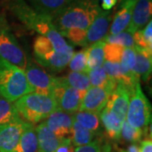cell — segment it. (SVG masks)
<instances>
[{
  "instance_id": "cell-31",
  "label": "cell",
  "mask_w": 152,
  "mask_h": 152,
  "mask_svg": "<svg viewBox=\"0 0 152 152\" xmlns=\"http://www.w3.org/2000/svg\"><path fill=\"white\" fill-rule=\"evenodd\" d=\"M75 152H112V147L110 143L102 135L90 144L76 147Z\"/></svg>"
},
{
  "instance_id": "cell-20",
  "label": "cell",
  "mask_w": 152,
  "mask_h": 152,
  "mask_svg": "<svg viewBox=\"0 0 152 152\" xmlns=\"http://www.w3.org/2000/svg\"><path fill=\"white\" fill-rule=\"evenodd\" d=\"M74 119L87 129L97 136L102 134V125L100 119V113L89 111H78L73 113Z\"/></svg>"
},
{
  "instance_id": "cell-38",
  "label": "cell",
  "mask_w": 152,
  "mask_h": 152,
  "mask_svg": "<svg viewBox=\"0 0 152 152\" xmlns=\"http://www.w3.org/2000/svg\"><path fill=\"white\" fill-rule=\"evenodd\" d=\"M118 3V0H101L99 2V4L101 9L104 11L112 10L114 6H116Z\"/></svg>"
},
{
  "instance_id": "cell-27",
  "label": "cell",
  "mask_w": 152,
  "mask_h": 152,
  "mask_svg": "<svg viewBox=\"0 0 152 152\" xmlns=\"http://www.w3.org/2000/svg\"><path fill=\"white\" fill-rule=\"evenodd\" d=\"M67 83L77 90L84 96L86 91L91 86L90 83L89 75L86 72H70L67 76H65Z\"/></svg>"
},
{
  "instance_id": "cell-39",
  "label": "cell",
  "mask_w": 152,
  "mask_h": 152,
  "mask_svg": "<svg viewBox=\"0 0 152 152\" xmlns=\"http://www.w3.org/2000/svg\"><path fill=\"white\" fill-rule=\"evenodd\" d=\"M127 152H139V147L136 144H131L126 150Z\"/></svg>"
},
{
  "instance_id": "cell-33",
  "label": "cell",
  "mask_w": 152,
  "mask_h": 152,
  "mask_svg": "<svg viewBox=\"0 0 152 152\" xmlns=\"http://www.w3.org/2000/svg\"><path fill=\"white\" fill-rule=\"evenodd\" d=\"M124 48L116 44L107 43L104 45V61L112 63H120Z\"/></svg>"
},
{
  "instance_id": "cell-34",
  "label": "cell",
  "mask_w": 152,
  "mask_h": 152,
  "mask_svg": "<svg viewBox=\"0 0 152 152\" xmlns=\"http://www.w3.org/2000/svg\"><path fill=\"white\" fill-rule=\"evenodd\" d=\"M86 31L87 30L71 29L62 33L61 36L64 38H68L71 42H73L75 45L87 48Z\"/></svg>"
},
{
  "instance_id": "cell-14",
  "label": "cell",
  "mask_w": 152,
  "mask_h": 152,
  "mask_svg": "<svg viewBox=\"0 0 152 152\" xmlns=\"http://www.w3.org/2000/svg\"><path fill=\"white\" fill-rule=\"evenodd\" d=\"M74 122L73 113L57 109L46 118V124L59 139L69 137Z\"/></svg>"
},
{
  "instance_id": "cell-6",
  "label": "cell",
  "mask_w": 152,
  "mask_h": 152,
  "mask_svg": "<svg viewBox=\"0 0 152 152\" xmlns=\"http://www.w3.org/2000/svg\"><path fill=\"white\" fill-rule=\"evenodd\" d=\"M0 58L25 70L27 58L11 31L4 14H0Z\"/></svg>"
},
{
  "instance_id": "cell-37",
  "label": "cell",
  "mask_w": 152,
  "mask_h": 152,
  "mask_svg": "<svg viewBox=\"0 0 152 152\" xmlns=\"http://www.w3.org/2000/svg\"><path fill=\"white\" fill-rule=\"evenodd\" d=\"M139 152H152V141L151 138L145 139L140 142Z\"/></svg>"
},
{
  "instance_id": "cell-8",
  "label": "cell",
  "mask_w": 152,
  "mask_h": 152,
  "mask_svg": "<svg viewBox=\"0 0 152 152\" xmlns=\"http://www.w3.org/2000/svg\"><path fill=\"white\" fill-rule=\"evenodd\" d=\"M52 96L58 110L69 113H75L80 110L83 96L67 83L65 77H55Z\"/></svg>"
},
{
  "instance_id": "cell-2",
  "label": "cell",
  "mask_w": 152,
  "mask_h": 152,
  "mask_svg": "<svg viewBox=\"0 0 152 152\" xmlns=\"http://www.w3.org/2000/svg\"><path fill=\"white\" fill-rule=\"evenodd\" d=\"M101 10L99 0H72L52 20L61 35L71 29L87 30Z\"/></svg>"
},
{
  "instance_id": "cell-40",
  "label": "cell",
  "mask_w": 152,
  "mask_h": 152,
  "mask_svg": "<svg viewBox=\"0 0 152 152\" xmlns=\"http://www.w3.org/2000/svg\"><path fill=\"white\" fill-rule=\"evenodd\" d=\"M127 1H129V2H136V1H138V0H120V3H122V2H127Z\"/></svg>"
},
{
  "instance_id": "cell-10",
  "label": "cell",
  "mask_w": 152,
  "mask_h": 152,
  "mask_svg": "<svg viewBox=\"0 0 152 152\" xmlns=\"http://www.w3.org/2000/svg\"><path fill=\"white\" fill-rule=\"evenodd\" d=\"M26 123L21 119L0 126V152H16Z\"/></svg>"
},
{
  "instance_id": "cell-36",
  "label": "cell",
  "mask_w": 152,
  "mask_h": 152,
  "mask_svg": "<svg viewBox=\"0 0 152 152\" xmlns=\"http://www.w3.org/2000/svg\"><path fill=\"white\" fill-rule=\"evenodd\" d=\"M75 147L72 144L70 138L66 137L61 140L59 145L55 152H75Z\"/></svg>"
},
{
  "instance_id": "cell-1",
  "label": "cell",
  "mask_w": 152,
  "mask_h": 152,
  "mask_svg": "<svg viewBox=\"0 0 152 152\" xmlns=\"http://www.w3.org/2000/svg\"><path fill=\"white\" fill-rule=\"evenodd\" d=\"M7 8L23 25L47 37L59 53H74V49L55 28L52 17L39 13L25 0H9Z\"/></svg>"
},
{
  "instance_id": "cell-32",
  "label": "cell",
  "mask_w": 152,
  "mask_h": 152,
  "mask_svg": "<svg viewBox=\"0 0 152 152\" xmlns=\"http://www.w3.org/2000/svg\"><path fill=\"white\" fill-rule=\"evenodd\" d=\"M69 66L71 71L73 72H86L88 73V67H87L86 54V48L77 53H74L72 55L70 61L69 63Z\"/></svg>"
},
{
  "instance_id": "cell-22",
  "label": "cell",
  "mask_w": 152,
  "mask_h": 152,
  "mask_svg": "<svg viewBox=\"0 0 152 152\" xmlns=\"http://www.w3.org/2000/svg\"><path fill=\"white\" fill-rule=\"evenodd\" d=\"M30 5L39 13L53 16L72 0H29Z\"/></svg>"
},
{
  "instance_id": "cell-19",
  "label": "cell",
  "mask_w": 152,
  "mask_h": 152,
  "mask_svg": "<svg viewBox=\"0 0 152 152\" xmlns=\"http://www.w3.org/2000/svg\"><path fill=\"white\" fill-rule=\"evenodd\" d=\"M134 48L135 50L134 71L140 80L147 82L151 76L152 51L137 46H134Z\"/></svg>"
},
{
  "instance_id": "cell-17",
  "label": "cell",
  "mask_w": 152,
  "mask_h": 152,
  "mask_svg": "<svg viewBox=\"0 0 152 152\" xmlns=\"http://www.w3.org/2000/svg\"><path fill=\"white\" fill-rule=\"evenodd\" d=\"M102 125L110 140L118 141L121 139V129L124 121H122L113 112L105 107L100 113Z\"/></svg>"
},
{
  "instance_id": "cell-24",
  "label": "cell",
  "mask_w": 152,
  "mask_h": 152,
  "mask_svg": "<svg viewBox=\"0 0 152 152\" xmlns=\"http://www.w3.org/2000/svg\"><path fill=\"white\" fill-rule=\"evenodd\" d=\"M97 137H99V136L95 134L91 130L84 128L83 126H81L78 122H76L75 120L74 119L73 125H72V129H71V134L70 136H69L74 146L79 147L82 146V145H86L87 144L91 143Z\"/></svg>"
},
{
  "instance_id": "cell-11",
  "label": "cell",
  "mask_w": 152,
  "mask_h": 152,
  "mask_svg": "<svg viewBox=\"0 0 152 152\" xmlns=\"http://www.w3.org/2000/svg\"><path fill=\"white\" fill-rule=\"evenodd\" d=\"M113 20V11L102 10L94 19L86 31V46L102 41L108 34L109 28Z\"/></svg>"
},
{
  "instance_id": "cell-26",
  "label": "cell",
  "mask_w": 152,
  "mask_h": 152,
  "mask_svg": "<svg viewBox=\"0 0 152 152\" xmlns=\"http://www.w3.org/2000/svg\"><path fill=\"white\" fill-rule=\"evenodd\" d=\"M21 119L15 103L0 96V126Z\"/></svg>"
},
{
  "instance_id": "cell-3",
  "label": "cell",
  "mask_w": 152,
  "mask_h": 152,
  "mask_svg": "<svg viewBox=\"0 0 152 152\" xmlns=\"http://www.w3.org/2000/svg\"><path fill=\"white\" fill-rule=\"evenodd\" d=\"M14 103L22 119L32 124L46 119L58 109L53 96L37 92L26 94Z\"/></svg>"
},
{
  "instance_id": "cell-4",
  "label": "cell",
  "mask_w": 152,
  "mask_h": 152,
  "mask_svg": "<svg viewBox=\"0 0 152 152\" xmlns=\"http://www.w3.org/2000/svg\"><path fill=\"white\" fill-rule=\"evenodd\" d=\"M31 92L25 71L0 58V96L15 102Z\"/></svg>"
},
{
  "instance_id": "cell-13",
  "label": "cell",
  "mask_w": 152,
  "mask_h": 152,
  "mask_svg": "<svg viewBox=\"0 0 152 152\" xmlns=\"http://www.w3.org/2000/svg\"><path fill=\"white\" fill-rule=\"evenodd\" d=\"M130 90L123 83H118L114 91L110 95L107 107L111 109L122 121H125L129 103Z\"/></svg>"
},
{
  "instance_id": "cell-35",
  "label": "cell",
  "mask_w": 152,
  "mask_h": 152,
  "mask_svg": "<svg viewBox=\"0 0 152 152\" xmlns=\"http://www.w3.org/2000/svg\"><path fill=\"white\" fill-rule=\"evenodd\" d=\"M102 68L107 73V75L113 79L114 81L117 83H123L124 82V77L121 71L119 63H112L104 61Z\"/></svg>"
},
{
  "instance_id": "cell-42",
  "label": "cell",
  "mask_w": 152,
  "mask_h": 152,
  "mask_svg": "<svg viewBox=\"0 0 152 152\" xmlns=\"http://www.w3.org/2000/svg\"><path fill=\"white\" fill-rule=\"evenodd\" d=\"M4 1H9V0H4Z\"/></svg>"
},
{
  "instance_id": "cell-28",
  "label": "cell",
  "mask_w": 152,
  "mask_h": 152,
  "mask_svg": "<svg viewBox=\"0 0 152 152\" xmlns=\"http://www.w3.org/2000/svg\"><path fill=\"white\" fill-rule=\"evenodd\" d=\"M135 46L152 51V20L145 27L133 34Z\"/></svg>"
},
{
  "instance_id": "cell-5",
  "label": "cell",
  "mask_w": 152,
  "mask_h": 152,
  "mask_svg": "<svg viewBox=\"0 0 152 152\" xmlns=\"http://www.w3.org/2000/svg\"><path fill=\"white\" fill-rule=\"evenodd\" d=\"M34 57L38 64L53 71H61L69 65L74 53H59L47 37L38 36L33 43Z\"/></svg>"
},
{
  "instance_id": "cell-7",
  "label": "cell",
  "mask_w": 152,
  "mask_h": 152,
  "mask_svg": "<svg viewBox=\"0 0 152 152\" xmlns=\"http://www.w3.org/2000/svg\"><path fill=\"white\" fill-rule=\"evenodd\" d=\"M126 121L133 127L145 129L151 123V105L142 91L140 83L130 91Z\"/></svg>"
},
{
  "instance_id": "cell-15",
  "label": "cell",
  "mask_w": 152,
  "mask_h": 152,
  "mask_svg": "<svg viewBox=\"0 0 152 152\" xmlns=\"http://www.w3.org/2000/svg\"><path fill=\"white\" fill-rule=\"evenodd\" d=\"M152 0L136 1L132 11L131 21L127 31L134 33L141 30L151 20Z\"/></svg>"
},
{
  "instance_id": "cell-12",
  "label": "cell",
  "mask_w": 152,
  "mask_h": 152,
  "mask_svg": "<svg viewBox=\"0 0 152 152\" xmlns=\"http://www.w3.org/2000/svg\"><path fill=\"white\" fill-rule=\"evenodd\" d=\"M111 94L112 92L108 90L91 86L82 98L79 111H89L100 113L106 107Z\"/></svg>"
},
{
  "instance_id": "cell-21",
  "label": "cell",
  "mask_w": 152,
  "mask_h": 152,
  "mask_svg": "<svg viewBox=\"0 0 152 152\" xmlns=\"http://www.w3.org/2000/svg\"><path fill=\"white\" fill-rule=\"evenodd\" d=\"M16 152H38L37 134L32 124L26 123Z\"/></svg>"
},
{
  "instance_id": "cell-30",
  "label": "cell",
  "mask_w": 152,
  "mask_h": 152,
  "mask_svg": "<svg viewBox=\"0 0 152 152\" xmlns=\"http://www.w3.org/2000/svg\"><path fill=\"white\" fill-rule=\"evenodd\" d=\"M103 41L107 43L116 44L124 48H133L135 46L133 33L127 30L115 35H107Z\"/></svg>"
},
{
  "instance_id": "cell-9",
  "label": "cell",
  "mask_w": 152,
  "mask_h": 152,
  "mask_svg": "<svg viewBox=\"0 0 152 152\" xmlns=\"http://www.w3.org/2000/svg\"><path fill=\"white\" fill-rule=\"evenodd\" d=\"M24 71L33 92L52 96L55 84V77L48 75L30 59H27V64Z\"/></svg>"
},
{
  "instance_id": "cell-23",
  "label": "cell",
  "mask_w": 152,
  "mask_h": 152,
  "mask_svg": "<svg viewBox=\"0 0 152 152\" xmlns=\"http://www.w3.org/2000/svg\"><path fill=\"white\" fill-rule=\"evenodd\" d=\"M104 45H105V42L102 40L86 48L87 67L89 70L98 69L103 65Z\"/></svg>"
},
{
  "instance_id": "cell-41",
  "label": "cell",
  "mask_w": 152,
  "mask_h": 152,
  "mask_svg": "<svg viewBox=\"0 0 152 152\" xmlns=\"http://www.w3.org/2000/svg\"><path fill=\"white\" fill-rule=\"evenodd\" d=\"M113 152H127V151H124V150H119V149H117V150H116V151H114Z\"/></svg>"
},
{
  "instance_id": "cell-18",
  "label": "cell",
  "mask_w": 152,
  "mask_h": 152,
  "mask_svg": "<svg viewBox=\"0 0 152 152\" xmlns=\"http://www.w3.org/2000/svg\"><path fill=\"white\" fill-rule=\"evenodd\" d=\"M37 134L38 152H55L59 145L62 139L55 135L45 122L36 127Z\"/></svg>"
},
{
  "instance_id": "cell-25",
  "label": "cell",
  "mask_w": 152,
  "mask_h": 152,
  "mask_svg": "<svg viewBox=\"0 0 152 152\" xmlns=\"http://www.w3.org/2000/svg\"><path fill=\"white\" fill-rule=\"evenodd\" d=\"M87 74L89 75L90 83L91 86L103 88L106 90H108L111 92H113L115 87L117 86L118 83L114 81L113 79H111L107 75L102 67L89 70Z\"/></svg>"
},
{
  "instance_id": "cell-16",
  "label": "cell",
  "mask_w": 152,
  "mask_h": 152,
  "mask_svg": "<svg viewBox=\"0 0 152 152\" xmlns=\"http://www.w3.org/2000/svg\"><path fill=\"white\" fill-rule=\"evenodd\" d=\"M134 4L135 2L129 1L120 3L118 10L115 13L114 16H113L107 35H115L127 30L130 24L132 11Z\"/></svg>"
},
{
  "instance_id": "cell-29",
  "label": "cell",
  "mask_w": 152,
  "mask_h": 152,
  "mask_svg": "<svg viewBox=\"0 0 152 152\" xmlns=\"http://www.w3.org/2000/svg\"><path fill=\"white\" fill-rule=\"evenodd\" d=\"M148 129H141L131 126L126 120L124 122L121 129V138L126 142L136 144L141 141L143 136L147 134Z\"/></svg>"
}]
</instances>
